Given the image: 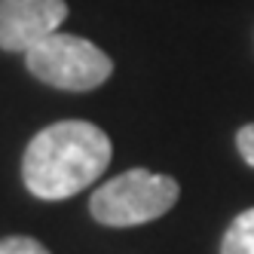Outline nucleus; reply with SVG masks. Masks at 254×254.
Returning a JSON list of instances; mask_svg holds the SVG:
<instances>
[{
	"instance_id": "nucleus-1",
	"label": "nucleus",
	"mask_w": 254,
	"mask_h": 254,
	"mask_svg": "<svg viewBox=\"0 0 254 254\" xmlns=\"http://www.w3.org/2000/svg\"><path fill=\"white\" fill-rule=\"evenodd\" d=\"M111 138L95 123L86 120H62L46 126L31 138L22 178L25 187L46 202L70 199L86 190L111 162Z\"/></svg>"
},
{
	"instance_id": "nucleus-4",
	"label": "nucleus",
	"mask_w": 254,
	"mask_h": 254,
	"mask_svg": "<svg viewBox=\"0 0 254 254\" xmlns=\"http://www.w3.org/2000/svg\"><path fill=\"white\" fill-rule=\"evenodd\" d=\"M67 19L64 0H0V49L28 52Z\"/></svg>"
},
{
	"instance_id": "nucleus-5",
	"label": "nucleus",
	"mask_w": 254,
	"mask_h": 254,
	"mask_svg": "<svg viewBox=\"0 0 254 254\" xmlns=\"http://www.w3.org/2000/svg\"><path fill=\"white\" fill-rule=\"evenodd\" d=\"M221 254H254V208L230 221L221 242Z\"/></svg>"
},
{
	"instance_id": "nucleus-7",
	"label": "nucleus",
	"mask_w": 254,
	"mask_h": 254,
	"mask_svg": "<svg viewBox=\"0 0 254 254\" xmlns=\"http://www.w3.org/2000/svg\"><path fill=\"white\" fill-rule=\"evenodd\" d=\"M236 147H239V153H242V159L248 162V166L254 169V123H248V126H242L239 132H236Z\"/></svg>"
},
{
	"instance_id": "nucleus-6",
	"label": "nucleus",
	"mask_w": 254,
	"mask_h": 254,
	"mask_svg": "<svg viewBox=\"0 0 254 254\" xmlns=\"http://www.w3.org/2000/svg\"><path fill=\"white\" fill-rule=\"evenodd\" d=\"M0 254H49V251L31 236H6V239H0Z\"/></svg>"
},
{
	"instance_id": "nucleus-2",
	"label": "nucleus",
	"mask_w": 254,
	"mask_h": 254,
	"mask_svg": "<svg viewBox=\"0 0 254 254\" xmlns=\"http://www.w3.org/2000/svg\"><path fill=\"white\" fill-rule=\"evenodd\" d=\"M175 202H178L175 178L147 169H129L92 193L89 211L104 227H141L162 217Z\"/></svg>"
},
{
	"instance_id": "nucleus-3",
	"label": "nucleus",
	"mask_w": 254,
	"mask_h": 254,
	"mask_svg": "<svg viewBox=\"0 0 254 254\" xmlns=\"http://www.w3.org/2000/svg\"><path fill=\"white\" fill-rule=\"evenodd\" d=\"M25 64L40 83L64 92H92L114 74V62L77 34H49L34 49L25 52Z\"/></svg>"
}]
</instances>
